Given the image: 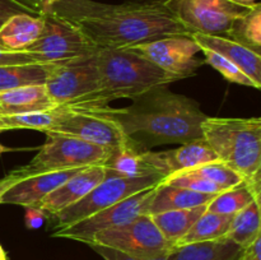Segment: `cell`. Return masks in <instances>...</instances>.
Here are the masks:
<instances>
[{
  "label": "cell",
  "instance_id": "1",
  "mask_svg": "<svg viewBox=\"0 0 261 260\" xmlns=\"http://www.w3.org/2000/svg\"><path fill=\"white\" fill-rule=\"evenodd\" d=\"M51 14L75 25L98 50L132 48L167 36L191 35L163 0H127L121 4L58 0Z\"/></svg>",
  "mask_w": 261,
  "mask_h": 260
},
{
  "label": "cell",
  "instance_id": "2",
  "mask_svg": "<svg viewBox=\"0 0 261 260\" xmlns=\"http://www.w3.org/2000/svg\"><path fill=\"white\" fill-rule=\"evenodd\" d=\"M70 107V106H68ZM107 119L119 126L125 139L139 152L165 144H185L201 139L206 115L195 99L158 86L132 99L122 109L74 107Z\"/></svg>",
  "mask_w": 261,
  "mask_h": 260
},
{
  "label": "cell",
  "instance_id": "3",
  "mask_svg": "<svg viewBox=\"0 0 261 260\" xmlns=\"http://www.w3.org/2000/svg\"><path fill=\"white\" fill-rule=\"evenodd\" d=\"M97 64L98 91L84 103L70 107L109 106L115 99H133L150 88L168 86L178 81L130 48L97 50Z\"/></svg>",
  "mask_w": 261,
  "mask_h": 260
},
{
  "label": "cell",
  "instance_id": "4",
  "mask_svg": "<svg viewBox=\"0 0 261 260\" xmlns=\"http://www.w3.org/2000/svg\"><path fill=\"white\" fill-rule=\"evenodd\" d=\"M203 139L218 161L247 180L261 171L260 117H209L201 122Z\"/></svg>",
  "mask_w": 261,
  "mask_h": 260
},
{
  "label": "cell",
  "instance_id": "5",
  "mask_svg": "<svg viewBox=\"0 0 261 260\" xmlns=\"http://www.w3.org/2000/svg\"><path fill=\"white\" fill-rule=\"evenodd\" d=\"M46 142L28 165L15 168L23 178L54 171L103 166L111 149L84 142L70 135L45 132Z\"/></svg>",
  "mask_w": 261,
  "mask_h": 260
},
{
  "label": "cell",
  "instance_id": "6",
  "mask_svg": "<svg viewBox=\"0 0 261 260\" xmlns=\"http://www.w3.org/2000/svg\"><path fill=\"white\" fill-rule=\"evenodd\" d=\"M162 180L163 177L160 175L137 178L106 176L81 200L71 204L70 206L54 216L56 221L55 229L70 226L75 222L88 218V217L124 200L127 196H132L139 191L147 190V189L154 188Z\"/></svg>",
  "mask_w": 261,
  "mask_h": 260
},
{
  "label": "cell",
  "instance_id": "7",
  "mask_svg": "<svg viewBox=\"0 0 261 260\" xmlns=\"http://www.w3.org/2000/svg\"><path fill=\"white\" fill-rule=\"evenodd\" d=\"M92 244L111 247L143 260L165 257L175 247L162 236L149 214H142L127 223L99 232Z\"/></svg>",
  "mask_w": 261,
  "mask_h": 260
},
{
  "label": "cell",
  "instance_id": "8",
  "mask_svg": "<svg viewBox=\"0 0 261 260\" xmlns=\"http://www.w3.org/2000/svg\"><path fill=\"white\" fill-rule=\"evenodd\" d=\"M45 86L59 107L87 102L99 87L97 51L58 63Z\"/></svg>",
  "mask_w": 261,
  "mask_h": 260
},
{
  "label": "cell",
  "instance_id": "9",
  "mask_svg": "<svg viewBox=\"0 0 261 260\" xmlns=\"http://www.w3.org/2000/svg\"><path fill=\"white\" fill-rule=\"evenodd\" d=\"M176 19L190 33L226 36L236 18L249 8L229 0H163Z\"/></svg>",
  "mask_w": 261,
  "mask_h": 260
},
{
  "label": "cell",
  "instance_id": "10",
  "mask_svg": "<svg viewBox=\"0 0 261 260\" xmlns=\"http://www.w3.org/2000/svg\"><path fill=\"white\" fill-rule=\"evenodd\" d=\"M93 43L71 23L54 14L43 15V28L37 40L25 48L36 63L55 64L97 51Z\"/></svg>",
  "mask_w": 261,
  "mask_h": 260
},
{
  "label": "cell",
  "instance_id": "11",
  "mask_svg": "<svg viewBox=\"0 0 261 260\" xmlns=\"http://www.w3.org/2000/svg\"><path fill=\"white\" fill-rule=\"evenodd\" d=\"M154 188L139 191L132 196H127L124 200L93 214V216L75 222L70 226L56 228L53 237H63V239L75 240L83 244L91 245L93 237L97 233L114 227L121 226L133 221L142 214H148V208L150 205Z\"/></svg>",
  "mask_w": 261,
  "mask_h": 260
},
{
  "label": "cell",
  "instance_id": "12",
  "mask_svg": "<svg viewBox=\"0 0 261 260\" xmlns=\"http://www.w3.org/2000/svg\"><path fill=\"white\" fill-rule=\"evenodd\" d=\"M175 78H189L204 65L200 47L191 35L167 36L130 48Z\"/></svg>",
  "mask_w": 261,
  "mask_h": 260
},
{
  "label": "cell",
  "instance_id": "13",
  "mask_svg": "<svg viewBox=\"0 0 261 260\" xmlns=\"http://www.w3.org/2000/svg\"><path fill=\"white\" fill-rule=\"evenodd\" d=\"M48 132L70 135L111 150L126 142L121 130L112 121L68 106L56 107V120Z\"/></svg>",
  "mask_w": 261,
  "mask_h": 260
},
{
  "label": "cell",
  "instance_id": "14",
  "mask_svg": "<svg viewBox=\"0 0 261 260\" xmlns=\"http://www.w3.org/2000/svg\"><path fill=\"white\" fill-rule=\"evenodd\" d=\"M244 178L221 161L204 163L194 168L180 171L161 183L166 185L190 189L198 193L219 194L244 183Z\"/></svg>",
  "mask_w": 261,
  "mask_h": 260
},
{
  "label": "cell",
  "instance_id": "15",
  "mask_svg": "<svg viewBox=\"0 0 261 260\" xmlns=\"http://www.w3.org/2000/svg\"><path fill=\"white\" fill-rule=\"evenodd\" d=\"M144 158L153 172L163 178L180 171L218 161L216 153L203 138L180 144V147L175 149L161 152L148 150L144 152Z\"/></svg>",
  "mask_w": 261,
  "mask_h": 260
},
{
  "label": "cell",
  "instance_id": "16",
  "mask_svg": "<svg viewBox=\"0 0 261 260\" xmlns=\"http://www.w3.org/2000/svg\"><path fill=\"white\" fill-rule=\"evenodd\" d=\"M106 177V170L103 166H92L82 168L60 186L51 191L38 205L45 214L55 216L71 204L81 200L92 189L98 185Z\"/></svg>",
  "mask_w": 261,
  "mask_h": 260
},
{
  "label": "cell",
  "instance_id": "17",
  "mask_svg": "<svg viewBox=\"0 0 261 260\" xmlns=\"http://www.w3.org/2000/svg\"><path fill=\"white\" fill-rule=\"evenodd\" d=\"M78 170L54 171L43 172L37 175L28 176L15 183L12 188L8 189L0 199V204H15L22 206H35L38 208L41 201L55 190L58 186L65 183L68 178L75 175Z\"/></svg>",
  "mask_w": 261,
  "mask_h": 260
},
{
  "label": "cell",
  "instance_id": "18",
  "mask_svg": "<svg viewBox=\"0 0 261 260\" xmlns=\"http://www.w3.org/2000/svg\"><path fill=\"white\" fill-rule=\"evenodd\" d=\"M200 50H211L241 69L261 88V54L224 36L191 33Z\"/></svg>",
  "mask_w": 261,
  "mask_h": 260
},
{
  "label": "cell",
  "instance_id": "19",
  "mask_svg": "<svg viewBox=\"0 0 261 260\" xmlns=\"http://www.w3.org/2000/svg\"><path fill=\"white\" fill-rule=\"evenodd\" d=\"M56 107L59 106L53 101L45 84L20 87L0 93V117L51 111Z\"/></svg>",
  "mask_w": 261,
  "mask_h": 260
},
{
  "label": "cell",
  "instance_id": "20",
  "mask_svg": "<svg viewBox=\"0 0 261 260\" xmlns=\"http://www.w3.org/2000/svg\"><path fill=\"white\" fill-rule=\"evenodd\" d=\"M43 17L18 12L0 28V46L8 51L22 53L41 35Z\"/></svg>",
  "mask_w": 261,
  "mask_h": 260
},
{
  "label": "cell",
  "instance_id": "21",
  "mask_svg": "<svg viewBox=\"0 0 261 260\" xmlns=\"http://www.w3.org/2000/svg\"><path fill=\"white\" fill-rule=\"evenodd\" d=\"M217 194L198 193L190 189L178 188V186L166 185L160 183L155 186L150 205L148 208V214L162 213L167 211H177V209H190L195 206L205 205Z\"/></svg>",
  "mask_w": 261,
  "mask_h": 260
},
{
  "label": "cell",
  "instance_id": "22",
  "mask_svg": "<svg viewBox=\"0 0 261 260\" xmlns=\"http://www.w3.org/2000/svg\"><path fill=\"white\" fill-rule=\"evenodd\" d=\"M244 250L228 239L178 245L165 260H237Z\"/></svg>",
  "mask_w": 261,
  "mask_h": 260
},
{
  "label": "cell",
  "instance_id": "23",
  "mask_svg": "<svg viewBox=\"0 0 261 260\" xmlns=\"http://www.w3.org/2000/svg\"><path fill=\"white\" fill-rule=\"evenodd\" d=\"M103 167L106 176L137 178L155 175L145 161L144 152H139L127 142L111 150Z\"/></svg>",
  "mask_w": 261,
  "mask_h": 260
},
{
  "label": "cell",
  "instance_id": "24",
  "mask_svg": "<svg viewBox=\"0 0 261 260\" xmlns=\"http://www.w3.org/2000/svg\"><path fill=\"white\" fill-rule=\"evenodd\" d=\"M56 64L32 63L0 66V93L20 87L46 84Z\"/></svg>",
  "mask_w": 261,
  "mask_h": 260
},
{
  "label": "cell",
  "instance_id": "25",
  "mask_svg": "<svg viewBox=\"0 0 261 260\" xmlns=\"http://www.w3.org/2000/svg\"><path fill=\"white\" fill-rule=\"evenodd\" d=\"M205 205L195 206L190 209H177V211H167L162 213L153 214L152 219L162 236L173 246L178 244L181 239L188 233L199 217L206 211Z\"/></svg>",
  "mask_w": 261,
  "mask_h": 260
},
{
  "label": "cell",
  "instance_id": "26",
  "mask_svg": "<svg viewBox=\"0 0 261 260\" xmlns=\"http://www.w3.org/2000/svg\"><path fill=\"white\" fill-rule=\"evenodd\" d=\"M260 226V200H254L232 216L226 239L239 245L242 250H246L261 236Z\"/></svg>",
  "mask_w": 261,
  "mask_h": 260
},
{
  "label": "cell",
  "instance_id": "27",
  "mask_svg": "<svg viewBox=\"0 0 261 260\" xmlns=\"http://www.w3.org/2000/svg\"><path fill=\"white\" fill-rule=\"evenodd\" d=\"M231 221L232 216L205 211L199 217L198 221L191 226L188 233L178 241L176 246H178V245L196 244V242L218 241V240L226 239Z\"/></svg>",
  "mask_w": 261,
  "mask_h": 260
},
{
  "label": "cell",
  "instance_id": "28",
  "mask_svg": "<svg viewBox=\"0 0 261 260\" xmlns=\"http://www.w3.org/2000/svg\"><path fill=\"white\" fill-rule=\"evenodd\" d=\"M224 37H228L255 53L261 48V4L256 3L241 17L236 18Z\"/></svg>",
  "mask_w": 261,
  "mask_h": 260
},
{
  "label": "cell",
  "instance_id": "29",
  "mask_svg": "<svg viewBox=\"0 0 261 260\" xmlns=\"http://www.w3.org/2000/svg\"><path fill=\"white\" fill-rule=\"evenodd\" d=\"M260 200L254 196L245 181L240 185L224 190L222 193L217 194L212 201H209L206 211L213 212L218 214H227V216H233L234 213L244 209L249 205L251 201Z\"/></svg>",
  "mask_w": 261,
  "mask_h": 260
},
{
  "label": "cell",
  "instance_id": "30",
  "mask_svg": "<svg viewBox=\"0 0 261 260\" xmlns=\"http://www.w3.org/2000/svg\"><path fill=\"white\" fill-rule=\"evenodd\" d=\"M2 124L5 130L14 129H31L38 132H48L53 127L56 120V109L51 111L31 112V114L10 115V116H2Z\"/></svg>",
  "mask_w": 261,
  "mask_h": 260
},
{
  "label": "cell",
  "instance_id": "31",
  "mask_svg": "<svg viewBox=\"0 0 261 260\" xmlns=\"http://www.w3.org/2000/svg\"><path fill=\"white\" fill-rule=\"evenodd\" d=\"M201 53L204 54V64H208L212 68L216 69L226 81L231 82V83L240 84V86L252 87L255 89H260V87L250 76H247L241 69L237 68L234 64L224 59L223 56L218 55V54L213 53L211 50H201Z\"/></svg>",
  "mask_w": 261,
  "mask_h": 260
},
{
  "label": "cell",
  "instance_id": "32",
  "mask_svg": "<svg viewBox=\"0 0 261 260\" xmlns=\"http://www.w3.org/2000/svg\"><path fill=\"white\" fill-rule=\"evenodd\" d=\"M17 9L24 10V13L43 17L51 13V8L58 0H7Z\"/></svg>",
  "mask_w": 261,
  "mask_h": 260
},
{
  "label": "cell",
  "instance_id": "33",
  "mask_svg": "<svg viewBox=\"0 0 261 260\" xmlns=\"http://www.w3.org/2000/svg\"><path fill=\"white\" fill-rule=\"evenodd\" d=\"M36 63L35 59L25 51L22 53H14L8 51L0 46V66L4 65H20V64H32Z\"/></svg>",
  "mask_w": 261,
  "mask_h": 260
},
{
  "label": "cell",
  "instance_id": "34",
  "mask_svg": "<svg viewBox=\"0 0 261 260\" xmlns=\"http://www.w3.org/2000/svg\"><path fill=\"white\" fill-rule=\"evenodd\" d=\"M88 246H91L92 249L99 255V256L103 257V260H143V259H137V257L129 256V255L124 254V252L117 251V250L111 249V247L102 246V245L92 244V245H88ZM166 256H167V255H166ZM165 257H158V259H150V260H165Z\"/></svg>",
  "mask_w": 261,
  "mask_h": 260
},
{
  "label": "cell",
  "instance_id": "35",
  "mask_svg": "<svg viewBox=\"0 0 261 260\" xmlns=\"http://www.w3.org/2000/svg\"><path fill=\"white\" fill-rule=\"evenodd\" d=\"M45 212L35 206H25V226L28 228H37L45 219Z\"/></svg>",
  "mask_w": 261,
  "mask_h": 260
},
{
  "label": "cell",
  "instance_id": "36",
  "mask_svg": "<svg viewBox=\"0 0 261 260\" xmlns=\"http://www.w3.org/2000/svg\"><path fill=\"white\" fill-rule=\"evenodd\" d=\"M22 178H23L22 176H20L18 172H15L14 170H13L9 175L3 177L2 180H0V199H2L3 194H4L8 189L12 188L15 183H18V181L22 180Z\"/></svg>",
  "mask_w": 261,
  "mask_h": 260
},
{
  "label": "cell",
  "instance_id": "37",
  "mask_svg": "<svg viewBox=\"0 0 261 260\" xmlns=\"http://www.w3.org/2000/svg\"><path fill=\"white\" fill-rule=\"evenodd\" d=\"M18 12H19V10L15 9L13 5H7L0 3V28H2V25L4 24L13 14H15V13Z\"/></svg>",
  "mask_w": 261,
  "mask_h": 260
},
{
  "label": "cell",
  "instance_id": "38",
  "mask_svg": "<svg viewBox=\"0 0 261 260\" xmlns=\"http://www.w3.org/2000/svg\"><path fill=\"white\" fill-rule=\"evenodd\" d=\"M260 244H261V236L257 237L254 242L251 244V246H249L246 249V251L249 252L250 260H261L260 257Z\"/></svg>",
  "mask_w": 261,
  "mask_h": 260
},
{
  "label": "cell",
  "instance_id": "39",
  "mask_svg": "<svg viewBox=\"0 0 261 260\" xmlns=\"http://www.w3.org/2000/svg\"><path fill=\"white\" fill-rule=\"evenodd\" d=\"M229 2L234 3V4H239L242 5V7H246V8H251L252 5L256 4V0H229Z\"/></svg>",
  "mask_w": 261,
  "mask_h": 260
},
{
  "label": "cell",
  "instance_id": "40",
  "mask_svg": "<svg viewBox=\"0 0 261 260\" xmlns=\"http://www.w3.org/2000/svg\"><path fill=\"white\" fill-rule=\"evenodd\" d=\"M3 132H5V130H4V129H0V134H2ZM13 150H15V149H13V148H8V147H5V145L0 144V153H5V152H13Z\"/></svg>",
  "mask_w": 261,
  "mask_h": 260
},
{
  "label": "cell",
  "instance_id": "41",
  "mask_svg": "<svg viewBox=\"0 0 261 260\" xmlns=\"http://www.w3.org/2000/svg\"><path fill=\"white\" fill-rule=\"evenodd\" d=\"M0 260H8L7 254H5V251H4V249H3L2 245H0Z\"/></svg>",
  "mask_w": 261,
  "mask_h": 260
},
{
  "label": "cell",
  "instance_id": "42",
  "mask_svg": "<svg viewBox=\"0 0 261 260\" xmlns=\"http://www.w3.org/2000/svg\"><path fill=\"white\" fill-rule=\"evenodd\" d=\"M237 260H250V257H249V252L246 251V250H244V254L241 255V256L239 257V259Z\"/></svg>",
  "mask_w": 261,
  "mask_h": 260
},
{
  "label": "cell",
  "instance_id": "43",
  "mask_svg": "<svg viewBox=\"0 0 261 260\" xmlns=\"http://www.w3.org/2000/svg\"><path fill=\"white\" fill-rule=\"evenodd\" d=\"M0 129H4V126H3V124H2V120H0Z\"/></svg>",
  "mask_w": 261,
  "mask_h": 260
}]
</instances>
